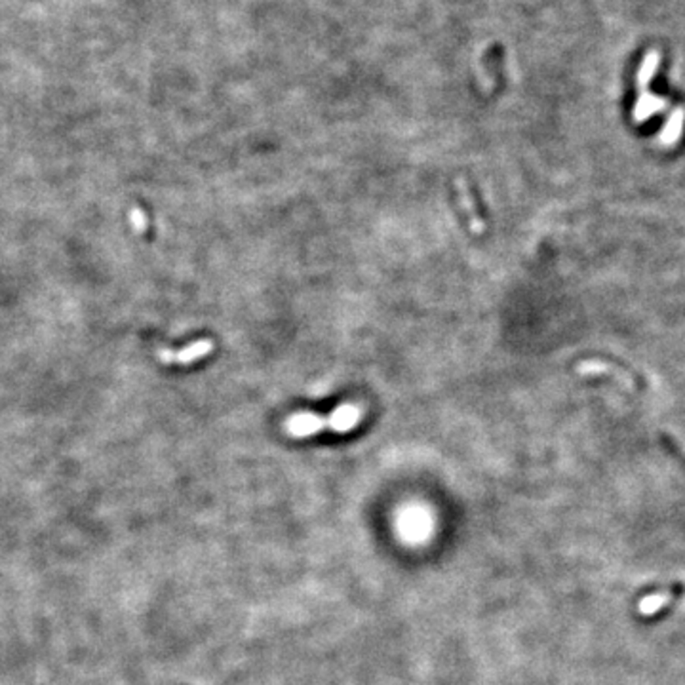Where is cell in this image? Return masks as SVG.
Here are the masks:
<instances>
[{"label": "cell", "instance_id": "277c9868", "mask_svg": "<svg viewBox=\"0 0 685 685\" xmlns=\"http://www.w3.org/2000/svg\"><path fill=\"white\" fill-rule=\"evenodd\" d=\"M402 531L406 535L407 539L412 540H424L427 535L430 533V518L424 516H412V518H402Z\"/></svg>", "mask_w": 685, "mask_h": 685}, {"label": "cell", "instance_id": "7a4b0ae2", "mask_svg": "<svg viewBox=\"0 0 685 685\" xmlns=\"http://www.w3.org/2000/svg\"><path fill=\"white\" fill-rule=\"evenodd\" d=\"M211 350H214V341L202 339V341L192 342L187 349L181 350L160 349L158 350V358L166 362V364H172V362H175V364H191V362H197L204 356H208Z\"/></svg>", "mask_w": 685, "mask_h": 685}, {"label": "cell", "instance_id": "3957f363", "mask_svg": "<svg viewBox=\"0 0 685 685\" xmlns=\"http://www.w3.org/2000/svg\"><path fill=\"white\" fill-rule=\"evenodd\" d=\"M455 189H457V194H459L461 206H463V209H465L466 215H469V223H471L472 231L476 234H483L486 225H483L482 217H480L476 211V204H474L471 185H469L465 179H457L455 181Z\"/></svg>", "mask_w": 685, "mask_h": 685}, {"label": "cell", "instance_id": "6da1fadb", "mask_svg": "<svg viewBox=\"0 0 685 685\" xmlns=\"http://www.w3.org/2000/svg\"><path fill=\"white\" fill-rule=\"evenodd\" d=\"M360 406L355 404H342L341 407H337L335 412L331 413L330 417H320L314 413H296L284 421V432L291 438H307V436H314L324 430H331V432H350L356 424L362 421Z\"/></svg>", "mask_w": 685, "mask_h": 685}, {"label": "cell", "instance_id": "5b68a950", "mask_svg": "<svg viewBox=\"0 0 685 685\" xmlns=\"http://www.w3.org/2000/svg\"><path fill=\"white\" fill-rule=\"evenodd\" d=\"M132 219L135 221V226H137L140 231H143V229H145V217H143V214H141V211L134 209V211H132Z\"/></svg>", "mask_w": 685, "mask_h": 685}]
</instances>
